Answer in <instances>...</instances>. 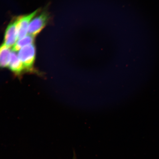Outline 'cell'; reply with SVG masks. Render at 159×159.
<instances>
[{
  "instance_id": "cell-3",
  "label": "cell",
  "mask_w": 159,
  "mask_h": 159,
  "mask_svg": "<svg viewBox=\"0 0 159 159\" xmlns=\"http://www.w3.org/2000/svg\"><path fill=\"white\" fill-rule=\"evenodd\" d=\"M39 11V10H37L29 15L20 16L16 19L18 37L19 39L26 36L28 33L30 22L37 14Z\"/></svg>"
},
{
  "instance_id": "cell-7",
  "label": "cell",
  "mask_w": 159,
  "mask_h": 159,
  "mask_svg": "<svg viewBox=\"0 0 159 159\" xmlns=\"http://www.w3.org/2000/svg\"><path fill=\"white\" fill-rule=\"evenodd\" d=\"M34 37L29 34L20 39L13 46V51H19L26 46L33 43L34 41Z\"/></svg>"
},
{
  "instance_id": "cell-6",
  "label": "cell",
  "mask_w": 159,
  "mask_h": 159,
  "mask_svg": "<svg viewBox=\"0 0 159 159\" xmlns=\"http://www.w3.org/2000/svg\"><path fill=\"white\" fill-rule=\"evenodd\" d=\"M11 53L9 47L4 43L0 45V68L9 66Z\"/></svg>"
},
{
  "instance_id": "cell-1",
  "label": "cell",
  "mask_w": 159,
  "mask_h": 159,
  "mask_svg": "<svg viewBox=\"0 0 159 159\" xmlns=\"http://www.w3.org/2000/svg\"><path fill=\"white\" fill-rule=\"evenodd\" d=\"M36 49L34 43L26 46L20 50L18 56L26 70L32 71L35 60Z\"/></svg>"
},
{
  "instance_id": "cell-5",
  "label": "cell",
  "mask_w": 159,
  "mask_h": 159,
  "mask_svg": "<svg viewBox=\"0 0 159 159\" xmlns=\"http://www.w3.org/2000/svg\"><path fill=\"white\" fill-rule=\"evenodd\" d=\"M15 52L13 51L11 52L8 67L10 70L14 73L19 75H21L25 69L23 63Z\"/></svg>"
},
{
  "instance_id": "cell-2",
  "label": "cell",
  "mask_w": 159,
  "mask_h": 159,
  "mask_svg": "<svg viewBox=\"0 0 159 159\" xmlns=\"http://www.w3.org/2000/svg\"><path fill=\"white\" fill-rule=\"evenodd\" d=\"M50 16L47 12L43 11L32 20L30 24L29 34L35 37L44 29L48 22Z\"/></svg>"
},
{
  "instance_id": "cell-4",
  "label": "cell",
  "mask_w": 159,
  "mask_h": 159,
  "mask_svg": "<svg viewBox=\"0 0 159 159\" xmlns=\"http://www.w3.org/2000/svg\"><path fill=\"white\" fill-rule=\"evenodd\" d=\"M18 38L16 22L15 20L11 21L6 29L3 43L9 48L13 46L16 43Z\"/></svg>"
}]
</instances>
